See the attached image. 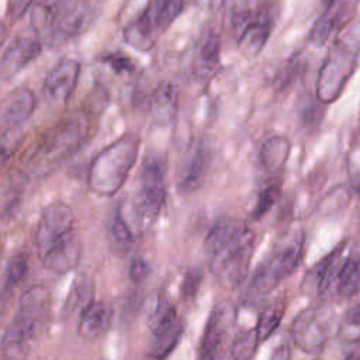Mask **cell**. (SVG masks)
I'll return each instance as SVG.
<instances>
[{
    "label": "cell",
    "mask_w": 360,
    "mask_h": 360,
    "mask_svg": "<svg viewBox=\"0 0 360 360\" xmlns=\"http://www.w3.org/2000/svg\"><path fill=\"white\" fill-rule=\"evenodd\" d=\"M333 284L340 300H349L360 291V252L352 253L339 264Z\"/></svg>",
    "instance_id": "cell-22"
},
{
    "label": "cell",
    "mask_w": 360,
    "mask_h": 360,
    "mask_svg": "<svg viewBox=\"0 0 360 360\" xmlns=\"http://www.w3.org/2000/svg\"><path fill=\"white\" fill-rule=\"evenodd\" d=\"M343 360H360V342L353 343Z\"/></svg>",
    "instance_id": "cell-42"
},
{
    "label": "cell",
    "mask_w": 360,
    "mask_h": 360,
    "mask_svg": "<svg viewBox=\"0 0 360 360\" xmlns=\"http://www.w3.org/2000/svg\"><path fill=\"white\" fill-rule=\"evenodd\" d=\"M202 278H204V273L200 267L188 269L186 271L184 277H183V281H181V287H180L181 297L187 301L193 300L197 295L198 290H200Z\"/></svg>",
    "instance_id": "cell-33"
},
{
    "label": "cell",
    "mask_w": 360,
    "mask_h": 360,
    "mask_svg": "<svg viewBox=\"0 0 360 360\" xmlns=\"http://www.w3.org/2000/svg\"><path fill=\"white\" fill-rule=\"evenodd\" d=\"M186 0H149L124 30V41L138 51H149L183 11Z\"/></svg>",
    "instance_id": "cell-6"
},
{
    "label": "cell",
    "mask_w": 360,
    "mask_h": 360,
    "mask_svg": "<svg viewBox=\"0 0 360 360\" xmlns=\"http://www.w3.org/2000/svg\"><path fill=\"white\" fill-rule=\"evenodd\" d=\"M342 250L343 245L335 248L325 257H322L312 269L308 270L301 283L302 291L311 295H319L323 294L330 287V284H333L340 264Z\"/></svg>",
    "instance_id": "cell-19"
},
{
    "label": "cell",
    "mask_w": 360,
    "mask_h": 360,
    "mask_svg": "<svg viewBox=\"0 0 360 360\" xmlns=\"http://www.w3.org/2000/svg\"><path fill=\"white\" fill-rule=\"evenodd\" d=\"M359 49L360 42L347 45L346 37L338 39L330 48L316 84V98L321 103H332L339 96L352 73Z\"/></svg>",
    "instance_id": "cell-9"
},
{
    "label": "cell",
    "mask_w": 360,
    "mask_h": 360,
    "mask_svg": "<svg viewBox=\"0 0 360 360\" xmlns=\"http://www.w3.org/2000/svg\"><path fill=\"white\" fill-rule=\"evenodd\" d=\"M39 30L45 38L66 39L82 34L91 21V7L87 0H46L37 10Z\"/></svg>",
    "instance_id": "cell-7"
},
{
    "label": "cell",
    "mask_w": 360,
    "mask_h": 360,
    "mask_svg": "<svg viewBox=\"0 0 360 360\" xmlns=\"http://www.w3.org/2000/svg\"><path fill=\"white\" fill-rule=\"evenodd\" d=\"M347 0H333L326 4L325 11L312 25L308 39L315 46H322L325 42L340 28V24L345 21L347 14Z\"/></svg>",
    "instance_id": "cell-21"
},
{
    "label": "cell",
    "mask_w": 360,
    "mask_h": 360,
    "mask_svg": "<svg viewBox=\"0 0 360 360\" xmlns=\"http://www.w3.org/2000/svg\"><path fill=\"white\" fill-rule=\"evenodd\" d=\"M221 39L215 28L208 27L200 35L194 52V72L201 80H208L219 69Z\"/></svg>",
    "instance_id": "cell-18"
},
{
    "label": "cell",
    "mask_w": 360,
    "mask_h": 360,
    "mask_svg": "<svg viewBox=\"0 0 360 360\" xmlns=\"http://www.w3.org/2000/svg\"><path fill=\"white\" fill-rule=\"evenodd\" d=\"M210 163V150L202 141H195L188 148L180 166L177 188L183 194L193 193L204 183Z\"/></svg>",
    "instance_id": "cell-16"
},
{
    "label": "cell",
    "mask_w": 360,
    "mask_h": 360,
    "mask_svg": "<svg viewBox=\"0 0 360 360\" xmlns=\"http://www.w3.org/2000/svg\"><path fill=\"white\" fill-rule=\"evenodd\" d=\"M112 321V308L104 301L90 302L82 312L77 323V333L80 338L94 340L103 336Z\"/></svg>",
    "instance_id": "cell-20"
},
{
    "label": "cell",
    "mask_w": 360,
    "mask_h": 360,
    "mask_svg": "<svg viewBox=\"0 0 360 360\" xmlns=\"http://www.w3.org/2000/svg\"><path fill=\"white\" fill-rule=\"evenodd\" d=\"M253 246L255 233L240 219L222 218L210 229L204 253L211 273L224 287L233 288L245 280Z\"/></svg>",
    "instance_id": "cell-1"
},
{
    "label": "cell",
    "mask_w": 360,
    "mask_h": 360,
    "mask_svg": "<svg viewBox=\"0 0 360 360\" xmlns=\"http://www.w3.org/2000/svg\"><path fill=\"white\" fill-rule=\"evenodd\" d=\"M322 112L315 103H305L304 108L301 110V121L305 127H314L321 121Z\"/></svg>",
    "instance_id": "cell-38"
},
{
    "label": "cell",
    "mask_w": 360,
    "mask_h": 360,
    "mask_svg": "<svg viewBox=\"0 0 360 360\" xmlns=\"http://www.w3.org/2000/svg\"><path fill=\"white\" fill-rule=\"evenodd\" d=\"M277 18L278 6L273 1H264L256 8L240 7L235 10L232 28L239 51L248 58L259 55L267 44Z\"/></svg>",
    "instance_id": "cell-8"
},
{
    "label": "cell",
    "mask_w": 360,
    "mask_h": 360,
    "mask_svg": "<svg viewBox=\"0 0 360 360\" xmlns=\"http://www.w3.org/2000/svg\"><path fill=\"white\" fill-rule=\"evenodd\" d=\"M18 143L17 129L13 131H0V170L11 158Z\"/></svg>",
    "instance_id": "cell-36"
},
{
    "label": "cell",
    "mask_w": 360,
    "mask_h": 360,
    "mask_svg": "<svg viewBox=\"0 0 360 360\" xmlns=\"http://www.w3.org/2000/svg\"><path fill=\"white\" fill-rule=\"evenodd\" d=\"M284 311H285V304H284V300L280 297L267 302L262 308L257 316L256 328H255L259 343H263L276 332V329L278 328L283 319Z\"/></svg>",
    "instance_id": "cell-26"
},
{
    "label": "cell",
    "mask_w": 360,
    "mask_h": 360,
    "mask_svg": "<svg viewBox=\"0 0 360 360\" xmlns=\"http://www.w3.org/2000/svg\"><path fill=\"white\" fill-rule=\"evenodd\" d=\"M259 340H257V335H256V329H243L240 330L232 343L231 347V354L233 360H249L256 347L259 346Z\"/></svg>",
    "instance_id": "cell-29"
},
{
    "label": "cell",
    "mask_w": 360,
    "mask_h": 360,
    "mask_svg": "<svg viewBox=\"0 0 360 360\" xmlns=\"http://www.w3.org/2000/svg\"><path fill=\"white\" fill-rule=\"evenodd\" d=\"M37 104L35 94L27 87L10 91L0 103V131H13L22 125Z\"/></svg>",
    "instance_id": "cell-17"
},
{
    "label": "cell",
    "mask_w": 360,
    "mask_h": 360,
    "mask_svg": "<svg viewBox=\"0 0 360 360\" xmlns=\"http://www.w3.org/2000/svg\"><path fill=\"white\" fill-rule=\"evenodd\" d=\"M301 63L298 60V58H291L281 69H278V72L276 73L274 76V86L277 90H284L290 83L291 80L294 82V79L297 77L298 72H300V68Z\"/></svg>",
    "instance_id": "cell-35"
},
{
    "label": "cell",
    "mask_w": 360,
    "mask_h": 360,
    "mask_svg": "<svg viewBox=\"0 0 360 360\" xmlns=\"http://www.w3.org/2000/svg\"><path fill=\"white\" fill-rule=\"evenodd\" d=\"M290 149L291 143L285 136L276 135L269 138L259 152V159L264 170L270 174L278 173L290 155Z\"/></svg>",
    "instance_id": "cell-24"
},
{
    "label": "cell",
    "mask_w": 360,
    "mask_h": 360,
    "mask_svg": "<svg viewBox=\"0 0 360 360\" xmlns=\"http://www.w3.org/2000/svg\"><path fill=\"white\" fill-rule=\"evenodd\" d=\"M333 328V312L330 308L312 307L302 309L291 325V339L301 350L319 352Z\"/></svg>",
    "instance_id": "cell-11"
},
{
    "label": "cell",
    "mask_w": 360,
    "mask_h": 360,
    "mask_svg": "<svg viewBox=\"0 0 360 360\" xmlns=\"http://www.w3.org/2000/svg\"><path fill=\"white\" fill-rule=\"evenodd\" d=\"M28 273V259L24 253L14 255L7 266L4 292L8 294L15 285H18Z\"/></svg>",
    "instance_id": "cell-31"
},
{
    "label": "cell",
    "mask_w": 360,
    "mask_h": 360,
    "mask_svg": "<svg viewBox=\"0 0 360 360\" xmlns=\"http://www.w3.org/2000/svg\"><path fill=\"white\" fill-rule=\"evenodd\" d=\"M93 298V281L91 278L86 276H80L72 285L66 302H65V312L72 314L77 311H83L91 301Z\"/></svg>",
    "instance_id": "cell-27"
},
{
    "label": "cell",
    "mask_w": 360,
    "mask_h": 360,
    "mask_svg": "<svg viewBox=\"0 0 360 360\" xmlns=\"http://www.w3.org/2000/svg\"><path fill=\"white\" fill-rule=\"evenodd\" d=\"M80 75V65L75 59H60L44 80V96L52 105H63L73 94Z\"/></svg>",
    "instance_id": "cell-13"
},
{
    "label": "cell",
    "mask_w": 360,
    "mask_h": 360,
    "mask_svg": "<svg viewBox=\"0 0 360 360\" xmlns=\"http://www.w3.org/2000/svg\"><path fill=\"white\" fill-rule=\"evenodd\" d=\"M6 34H7V27H6V24L3 21H0V44L3 42Z\"/></svg>",
    "instance_id": "cell-44"
},
{
    "label": "cell",
    "mask_w": 360,
    "mask_h": 360,
    "mask_svg": "<svg viewBox=\"0 0 360 360\" xmlns=\"http://www.w3.org/2000/svg\"><path fill=\"white\" fill-rule=\"evenodd\" d=\"M104 63H107L115 73H132L135 70L134 60L124 52L115 51V52H107L100 58Z\"/></svg>",
    "instance_id": "cell-34"
},
{
    "label": "cell",
    "mask_w": 360,
    "mask_h": 360,
    "mask_svg": "<svg viewBox=\"0 0 360 360\" xmlns=\"http://www.w3.org/2000/svg\"><path fill=\"white\" fill-rule=\"evenodd\" d=\"M38 34H20L6 48L0 58V79L8 80L31 63L41 52Z\"/></svg>",
    "instance_id": "cell-15"
},
{
    "label": "cell",
    "mask_w": 360,
    "mask_h": 360,
    "mask_svg": "<svg viewBox=\"0 0 360 360\" xmlns=\"http://www.w3.org/2000/svg\"><path fill=\"white\" fill-rule=\"evenodd\" d=\"M281 194V187L278 181H270L266 184L257 195L255 208H253V218L260 219L264 214L269 212V210L276 204Z\"/></svg>",
    "instance_id": "cell-32"
},
{
    "label": "cell",
    "mask_w": 360,
    "mask_h": 360,
    "mask_svg": "<svg viewBox=\"0 0 360 360\" xmlns=\"http://www.w3.org/2000/svg\"><path fill=\"white\" fill-rule=\"evenodd\" d=\"M202 6L210 7V8H217L222 4V0H200Z\"/></svg>",
    "instance_id": "cell-43"
},
{
    "label": "cell",
    "mask_w": 360,
    "mask_h": 360,
    "mask_svg": "<svg viewBox=\"0 0 360 360\" xmlns=\"http://www.w3.org/2000/svg\"><path fill=\"white\" fill-rule=\"evenodd\" d=\"M290 357V347L288 345H280L276 352L273 353L271 360H288Z\"/></svg>",
    "instance_id": "cell-41"
},
{
    "label": "cell",
    "mask_w": 360,
    "mask_h": 360,
    "mask_svg": "<svg viewBox=\"0 0 360 360\" xmlns=\"http://www.w3.org/2000/svg\"><path fill=\"white\" fill-rule=\"evenodd\" d=\"M177 108V91L176 87L169 83H160L150 97V112L153 118L160 124L170 122L176 115Z\"/></svg>",
    "instance_id": "cell-23"
},
{
    "label": "cell",
    "mask_w": 360,
    "mask_h": 360,
    "mask_svg": "<svg viewBox=\"0 0 360 360\" xmlns=\"http://www.w3.org/2000/svg\"><path fill=\"white\" fill-rule=\"evenodd\" d=\"M111 232L114 239L121 245H129L132 242V231L127 222V219L122 215V211L118 210L114 215Z\"/></svg>",
    "instance_id": "cell-37"
},
{
    "label": "cell",
    "mask_w": 360,
    "mask_h": 360,
    "mask_svg": "<svg viewBox=\"0 0 360 360\" xmlns=\"http://www.w3.org/2000/svg\"><path fill=\"white\" fill-rule=\"evenodd\" d=\"M51 305V294L44 285H34L21 298L17 312L1 336V349L11 359L20 360L28 343L45 321Z\"/></svg>",
    "instance_id": "cell-5"
},
{
    "label": "cell",
    "mask_w": 360,
    "mask_h": 360,
    "mask_svg": "<svg viewBox=\"0 0 360 360\" xmlns=\"http://www.w3.org/2000/svg\"><path fill=\"white\" fill-rule=\"evenodd\" d=\"M356 188H357V191L360 193V180L356 183Z\"/></svg>",
    "instance_id": "cell-45"
},
{
    "label": "cell",
    "mask_w": 360,
    "mask_h": 360,
    "mask_svg": "<svg viewBox=\"0 0 360 360\" xmlns=\"http://www.w3.org/2000/svg\"><path fill=\"white\" fill-rule=\"evenodd\" d=\"M183 335V325L177 319L169 326L152 332V340L149 345L148 354L153 360H165L177 346Z\"/></svg>",
    "instance_id": "cell-25"
},
{
    "label": "cell",
    "mask_w": 360,
    "mask_h": 360,
    "mask_svg": "<svg viewBox=\"0 0 360 360\" xmlns=\"http://www.w3.org/2000/svg\"><path fill=\"white\" fill-rule=\"evenodd\" d=\"M76 235L75 214L65 201H52L48 204L38 221L35 243L38 256H42L53 246Z\"/></svg>",
    "instance_id": "cell-12"
},
{
    "label": "cell",
    "mask_w": 360,
    "mask_h": 360,
    "mask_svg": "<svg viewBox=\"0 0 360 360\" xmlns=\"http://www.w3.org/2000/svg\"><path fill=\"white\" fill-rule=\"evenodd\" d=\"M149 273V266L148 263L141 259V257H136L129 264V277L132 281L135 283H141Z\"/></svg>",
    "instance_id": "cell-39"
},
{
    "label": "cell",
    "mask_w": 360,
    "mask_h": 360,
    "mask_svg": "<svg viewBox=\"0 0 360 360\" xmlns=\"http://www.w3.org/2000/svg\"><path fill=\"white\" fill-rule=\"evenodd\" d=\"M139 180L136 211L142 222L150 224L159 215L166 198V159L156 153L146 155Z\"/></svg>",
    "instance_id": "cell-10"
},
{
    "label": "cell",
    "mask_w": 360,
    "mask_h": 360,
    "mask_svg": "<svg viewBox=\"0 0 360 360\" xmlns=\"http://www.w3.org/2000/svg\"><path fill=\"white\" fill-rule=\"evenodd\" d=\"M32 3L34 0H8L7 13L13 20L21 18L28 11Z\"/></svg>",
    "instance_id": "cell-40"
},
{
    "label": "cell",
    "mask_w": 360,
    "mask_h": 360,
    "mask_svg": "<svg viewBox=\"0 0 360 360\" xmlns=\"http://www.w3.org/2000/svg\"><path fill=\"white\" fill-rule=\"evenodd\" d=\"M176 321H177V314H176L174 305L165 294L163 295L160 294L149 311L148 325L150 332L169 326Z\"/></svg>",
    "instance_id": "cell-28"
},
{
    "label": "cell",
    "mask_w": 360,
    "mask_h": 360,
    "mask_svg": "<svg viewBox=\"0 0 360 360\" xmlns=\"http://www.w3.org/2000/svg\"><path fill=\"white\" fill-rule=\"evenodd\" d=\"M138 149L139 138L135 134H125L104 148L90 165L89 187L97 194H114L135 165Z\"/></svg>",
    "instance_id": "cell-4"
},
{
    "label": "cell",
    "mask_w": 360,
    "mask_h": 360,
    "mask_svg": "<svg viewBox=\"0 0 360 360\" xmlns=\"http://www.w3.org/2000/svg\"><path fill=\"white\" fill-rule=\"evenodd\" d=\"M90 132V118L84 111L72 112L46 129L24 158V167L35 177L48 176L76 153Z\"/></svg>",
    "instance_id": "cell-2"
},
{
    "label": "cell",
    "mask_w": 360,
    "mask_h": 360,
    "mask_svg": "<svg viewBox=\"0 0 360 360\" xmlns=\"http://www.w3.org/2000/svg\"><path fill=\"white\" fill-rule=\"evenodd\" d=\"M304 232H288L277 242L270 255L255 270L246 291V300L253 301L271 292L281 281L290 277L304 256Z\"/></svg>",
    "instance_id": "cell-3"
},
{
    "label": "cell",
    "mask_w": 360,
    "mask_h": 360,
    "mask_svg": "<svg viewBox=\"0 0 360 360\" xmlns=\"http://www.w3.org/2000/svg\"><path fill=\"white\" fill-rule=\"evenodd\" d=\"M235 318V309L229 302L217 304L204 328L201 345L198 350V360H215L218 350L222 345V339L232 325Z\"/></svg>",
    "instance_id": "cell-14"
},
{
    "label": "cell",
    "mask_w": 360,
    "mask_h": 360,
    "mask_svg": "<svg viewBox=\"0 0 360 360\" xmlns=\"http://www.w3.org/2000/svg\"><path fill=\"white\" fill-rule=\"evenodd\" d=\"M338 330L340 338L347 343L360 342V302L346 311Z\"/></svg>",
    "instance_id": "cell-30"
}]
</instances>
